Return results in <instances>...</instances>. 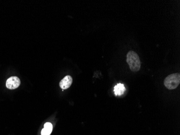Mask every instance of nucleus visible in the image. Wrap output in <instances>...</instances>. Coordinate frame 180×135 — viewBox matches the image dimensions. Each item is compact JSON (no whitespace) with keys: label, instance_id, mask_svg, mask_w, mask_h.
Here are the masks:
<instances>
[{"label":"nucleus","instance_id":"3","mask_svg":"<svg viewBox=\"0 0 180 135\" xmlns=\"http://www.w3.org/2000/svg\"><path fill=\"white\" fill-rule=\"evenodd\" d=\"M21 81L17 76H12L8 78L6 82V86L9 89H15L20 86Z\"/></svg>","mask_w":180,"mask_h":135},{"label":"nucleus","instance_id":"2","mask_svg":"<svg viewBox=\"0 0 180 135\" xmlns=\"http://www.w3.org/2000/svg\"><path fill=\"white\" fill-rule=\"evenodd\" d=\"M180 83V74L175 73L169 75L164 80V85L169 90H173L177 88Z\"/></svg>","mask_w":180,"mask_h":135},{"label":"nucleus","instance_id":"4","mask_svg":"<svg viewBox=\"0 0 180 135\" xmlns=\"http://www.w3.org/2000/svg\"><path fill=\"white\" fill-rule=\"evenodd\" d=\"M72 82L73 79L72 78V77L68 75L61 80L59 83V86L62 89H67L71 86Z\"/></svg>","mask_w":180,"mask_h":135},{"label":"nucleus","instance_id":"1","mask_svg":"<svg viewBox=\"0 0 180 135\" xmlns=\"http://www.w3.org/2000/svg\"><path fill=\"white\" fill-rule=\"evenodd\" d=\"M127 63L131 71H138L141 68V62L137 54L133 51H130L127 54Z\"/></svg>","mask_w":180,"mask_h":135},{"label":"nucleus","instance_id":"6","mask_svg":"<svg viewBox=\"0 0 180 135\" xmlns=\"http://www.w3.org/2000/svg\"><path fill=\"white\" fill-rule=\"evenodd\" d=\"M52 130V124L47 122L44 124V127L41 132L42 135H50Z\"/></svg>","mask_w":180,"mask_h":135},{"label":"nucleus","instance_id":"5","mask_svg":"<svg viewBox=\"0 0 180 135\" xmlns=\"http://www.w3.org/2000/svg\"><path fill=\"white\" fill-rule=\"evenodd\" d=\"M126 91V88L124 84L118 83L114 86V92L116 96H121Z\"/></svg>","mask_w":180,"mask_h":135}]
</instances>
